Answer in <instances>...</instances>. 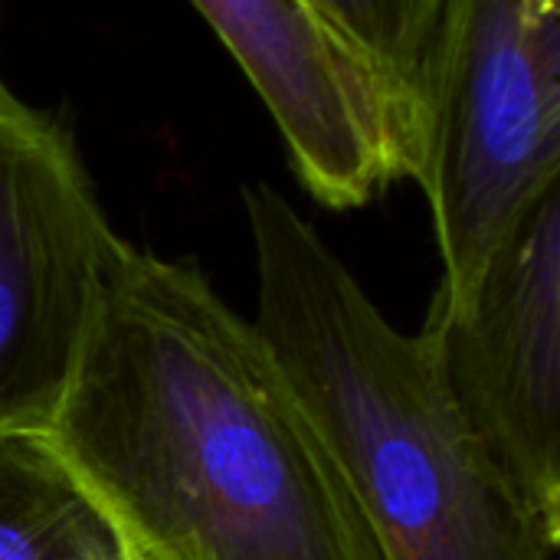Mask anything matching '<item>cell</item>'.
<instances>
[{
    "mask_svg": "<svg viewBox=\"0 0 560 560\" xmlns=\"http://www.w3.org/2000/svg\"><path fill=\"white\" fill-rule=\"evenodd\" d=\"M36 436L135 560H384L256 325L128 240Z\"/></svg>",
    "mask_w": 560,
    "mask_h": 560,
    "instance_id": "cell-1",
    "label": "cell"
},
{
    "mask_svg": "<svg viewBox=\"0 0 560 560\" xmlns=\"http://www.w3.org/2000/svg\"><path fill=\"white\" fill-rule=\"evenodd\" d=\"M256 331L335 459L384 560H558L423 331L404 335L269 184L243 194Z\"/></svg>",
    "mask_w": 560,
    "mask_h": 560,
    "instance_id": "cell-2",
    "label": "cell"
},
{
    "mask_svg": "<svg viewBox=\"0 0 560 560\" xmlns=\"http://www.w3.org/2000/svg\"><path fill=\"white\" fill-rule=\"evenodd\" d=\"M459 305L489 256L560 184V0H450L423 118L420 171Z\"/></svg>",
    "mask_w": 560,
    "mask_h": 560,
    "instance_id": "cell-3",
    "label": "cell"
},
{
    "mask_svg": "<svg viewBox=\"0 0 560 560\" xmlns=\"http://www.w3.org/2000/svg\"><path fill=\"white\" fill-rule=\"evenodd\" d=\"M118 240L69 131L0 79V433L49 417Z\"/></svg>",
    "mask_w": 560,
    "mask_h": 560,
    "instance_id": "cell-4",
    "label": "cell"
},
{
    "mask_svg": "<svg viewBox=\"0 0 560 560\" xmlns=\"http://www.w3.org/2000/svg\"><path fill=\"white\" fill-rule=\"evenodd\" d=\"M420 331L515 489L560 538V184L515 223L459 305L433 295Z\"/></svg>",
    "mask_w": 560,
    "mask_h": 560,
    "instance_id": "cell-5",
    "label": "cell"
},
{
    "mask_svg": "<svg viewBox=\"0 0 560 560\" xmlns=\"http://www.w3.org/2000/svg\"><path fill=\"white\" fill-rule=\"evenodd\" d=\"M272 115L299 184L331 210H354L417 154L374 72L305 0H194Z\"/></svg>",
    "mask_w": 560,
    "mask_h": 560,
    "instance_id": "cell-6",
    "label": "cell"
},
{
    "mask_svg": "<svg viewBox=\"0 0 560 560\" xmlns=\"http://www.w3.org/2000/svg\"><path fill=\"white\" fill-rule=\"evenodd\" d=\"M0 560H135L36 433H0Z\"/></svg>",
    "mask_w": 560,
    "mask_h": 560,
    "instance_id": "cell-7",
    "label": "cell"
},
{
    "mask_svg": "<svg viewBox=\"0 0 560 560\" xmlns=\"http://www.w3.org/2000/svg\"><path fill=\"white\" fill-rule=\"evenodd\" d=\"M381 82L420 171L423 118L450 0H305ZM417 177V174H413Z\"/></svg>",
    "mask_w": 560,
    "mask_h": 560,
    "instance_id": "cell-8",
    "label": "cell"
}]
</instances>
